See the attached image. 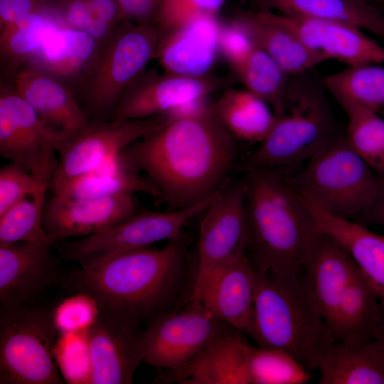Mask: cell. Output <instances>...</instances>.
<instances>
[{"label": "cell", "instance_id": "obj_38", "mask_svg": "<svg viewBox=\"0 0 384 384\" xmlns=\"http://www.w3.org/2000/svg\"><path fill=\"white\" fill-rule=\"evenodd\" d=\"M247 368L249 384H303L309 370L286 351L248 344Z\"/></svg>", "mask_w": 384, "mask_h": 384}, {"label": "cell", "instance_id": "obj_33", "mask_svg": "<svg viewBox=\"0 0 384 384\" xmlns=\"http://www.w3.org/2000/svg\"><path fill=\"white\" fill-rule=\"evenodd\" d=\"M228 63L246 90L265 100L278 115L290 76L255 44Z\"/></svg>", "mask_w": 384, "mask_h": 384}, {"label": "cell", "instance_id": "obj_20", "mask_svg": "<svg viewBox=\"0 0 384 384\" xmlns=\"http://www.w3.org/2000/svg\"><path fill=\"white\" fill-rule=\"evenodd\" d=\"M11 82L57 135L60 144L89 123L90 119L79 103L75 91L57 77L33 65L26 64Z\"/></svg>", "mask_w": 384, "mask_h": 384}, {"label": "cell", "instance_id": "obj_32", "mask_svg": "<svg viewBox=\"0 0 384 384\" xmlns=\"http://www.w3.org/2000/svg\"><path fill=\"white\" fill-rule=\"evenodd\" d=\"M49 11L57 24L87 32L102 48L126 20L117 0H52Z\"/></svg>", "mask_w": 384, "mask_h": 384}, {"label": "cell", "instance_id": "obj_28", "mask_svg": "<svg viewBox=\"0 0 384 384\" xmlns=\"http://www.w3.org/2000/svg\"><path fill=\"white\" fill-rule=\"evenodd\" d=\"M317 369L319 384H384V354L377 339L334 342Z\"/></svg>", "mask_w": 384, "mask_h": 384}, {"label": "cell", "instance_id": "obj_31", "mask_svg": "<svg viewBox=\"0 0 384 384\" xmlns=\"http://www.w3.org/2000/svg\"><path fill=\"white\" fill-rule=\"evenodd\" d=\"M210 107L237 139L260 143L276 122L270 105L246 89H227Z\"/></svg>", "mask_w": 384, "mask_h": 384}, {"label": "cell", "instance_id": "obj_18", "mask_svg": "<svg viewBox=\"0 0 384 384\" xmlns=\"http://www.w3.org/2000/svg\"><path fill=\"white\" fill-rule=\"evenodd\" d=\"M137 213L133 194L72 201L53 193L46 199L43 225L55 247L69 238L102 232Z\"/></svg>", "mask_w": 384, "mask_h": 384}, {"label": "cell", "instance_id": "obj_30", "mask_svg": "<svg viewBox=\"0 0 384 384\" xmlns=\"http://www.w3.org/2000/svg\"><path fill=\"white\" fill-rule=\"evenodd\" d=\"M255 10L337 21L384 38V14L359 0H251Z\"/></svg>", "mask_w": 384, "mask_h": 384}, {"label": "cell", "instance_id": "obj_35", "mask_svg": "<svg viewBox=\"0 0 384 384\" xmlns=\"http://www.w3.org/2000/svg\"><path fill=\"white\" fill-rule=\"evenodd\" d=\"M336 102L348 117L344 133L349 145L376 173H384V119L356 102Z\"/></svg>", "mask_w": 384, "mask_h": 384}, {"label": "cell", "instance_id": "obj_39", "mask_svg": "<svg viewBox=\"0 0 384 384\" xmlns=\"http://www.w3.org/2000/svg\"><path fill=\"white\" fill-rule=\"evenodd\" d=\"M226 0H161L153 23L159 31L201 16L217 17Z\"/></svg>", "mask_w": 384, "mask_h": 384}, {"label": "cell", "instance_id": "obj_5", "mask_svg": "<svg viewBox=\"0 0 384 384\" xmlns=\"http://www.w3.org/2000/svg\"><path fill=\"white\" fill-rule=\"evenodd\" d=\"M326 91L312 70L290 75L282 111L249 157L247 169L290 176L319 152L340 132Z\"/></svg>", "mask_w": 384, "mask_h": 384}, {"label": "cell", "instance_id": "obj_43", "mask_svg": "<svg viewBox=\"0 0 384 384\" xmlns=\"http://www.w3.org/2000/svg\"><path fill=\"white\" fill-rule=\"evenodd\" d=\"M125 18L137 23H153L161 0H117Z\"/></svg>", "mask_w": 384, "mask_h": 384}, {"label": "cell", "instance_id": "obj_11", "mask_svg": "<svg viewBox=\"0 0 384 384\" xmlns=\"http://www.w3.org/2000/svg\"><path fill=\"white\" fill-rule=\"evenodd\" d=\"M172 114L112 120L92 119L58 149V164L49 188L82 176L116 158L124 149L167 124Z\"/></svg>", "mask_w": 384, "mask_h": 384}, {"label": "cell", "instance_id": "obj_46", "mask_svg": "<svg viewBox=\"0 0 384 384\" xmlns=\"http://www.w3.org/2000/svg\"><path fill=\"white\" fill-rule=\"evenodd\" d=\"M380 345V347L382 348V351L383 352V354H384V330L381 334V336H380L379 338L377 339Z\"/></svg>", "mask_w": 384, "mask_h": 384}, {"label": "cell", "instance_id": "obj_45", "mask_svg": "<svg viewBox=\"0 0 384 384\" xmlns=\"http://www.w3.org/2000/svg\"><path fill=\"white\" fill-rule=\"evenodd\" d=\"M368 5L378 9L384 14V0H359Z\"/></svg>", "mask_w": 384, "mask_h": 384}, {"label": "cell", "instance_id": "obj_12", "mask_svg": "<svg viewBox=\"0 0 384 384\" xmlns=\"http://www.w3.org/2000/svg\"><path fill=\"white\" fill-rule=\"evenodd\" d=\"M142 321L124 311L98 308L85 331L91 384H131L144 361Z\"/></svg>", "mask_w": 384, "mask_h": 384}, {"label": "cell", "instance_id": "obj_41", "mask_svg": "<svg viewBox=\"0 0 384 384\" xmlns=\"http://www.w3.org/2000/svg\"><path fill=\"white\" fill-rule=\"evenodd\" d=\"M41 188V184L28 171L10 162L0 169V215L14 205Z\"/></svg>", "mask_w": 384, "mask_h": 384}, {"label": "cell", "instance_id": "obj_27", "mask_svg": "<svg viewBox=\"0 0 384 384\" xmlns=\"http://www.w3.org/2000/svg\"><path fill=\"white\" fill-rule=\"evenodd\" d=\"M232 22L289 76L312 70L326 61L309 50L292 32L266 19L257 10L242 11Z\"/></svg>", "mask_w": 384, "mask_h": 384}, {"label": "cell", "instance_id": "obj_37", "mask_svg": "<svg viewBox=\"0 0 384 384\" xmlns=\"http://www.w3.org/2000/svg\"><path fill=\"white\" fill-rule=\"evenodd\" d=\"M48 188H41L0 215V242H35L54 247L46 233L43 211Z\"/></svg>", "mask_w": 384, "mask_h": 384}, {"label": "cell", "instance_id": "obj_26", "mask_svg": "<svg viewBox=\"0 0 384 384\" xmlns=\"http://www.w3.org/2000/svg\"><path fill=\"white\" fill-rule=\"evenodd\" d=\"M337 341H364L380 338L384 314L378 295L357 269L345 291L329 325Z\"/></svg>", "mask_w": 384, "mask_h": 384}, {"label": "cell", "instance_id": "obj_13", "mask_svg": "<svg viewBox=\"0 0 384 384\" xmlns=\"http://www.w3.org/2000/svg\"><path fill=\"white\" fill-rule=\"evenodd\" d=\"M159 314L144 330V361L164 370L178 368L194 358L223 329V323L199 302Z\"/></svg>", "mask_w": 384, "mask_h": 384}, {"label": "cell", "instance_id": "obj_15", "mask_svg": "<svg viewBox=\"0 0 384 384\" xmlns=\"http://www.w3.org/2000/svg\"><path fill=\"white\" fill-rule=\"evenodd\" d=\"M231 83L230 79L211 74L189 77L146 70L123 93L109 119L129 120L172 114Z\"/></svg>", "mask_w": 384, "mask_h": 384}, {"label": "cell", "instance_id": "obj_4", "mask_svg": "<svg viewBox=\"0 0 384 384\" xmlns=\"http://www.w3.org/2000/svg\"><path fill=\"white\" fill-rule=\"evenodd\" d=\"M256 271L257 288L248 335L259 346L282 349L309 370L317 368L334 341L303 284L302 272Z\"/></svg>", "mask_w": 384, "mask_h": 384}, {"label": "cell", "instance_id": "obj_1", "mask_svg": "<svg viewBox=\"0 0 384 384\" xmlns=\"http://www.w3.org/2000/svg\"><path fill=\"white\" fill-rule=\"evenodd\" d=\"M173 115L164 126L121 154L128 164L146 175L171 209H181L222 188L238 150L237 139L205 100Z\"/></svg>", "mask_w": 384, "mask_h": 384}, {"label": "cell", "instance_id": "obj_19", "mask_svg": "<svg viewBox=\"0 0 384 384\" xmlns=\"http://www.w3.org/2000/svg\"><path fill=\"white\" fill-rule=\"evenodd\" d=\"M257 279L256 269L245 253L211 273L187 301L199 302L217 319L248 335Z\"/></svg>", "mask_w": 384, "mask_h": 384}, {"label": "cell", "instance_id": "obj_29", "mask_svg": "<svg viewBox=\"0 0 384 384\" xmlns=\"http://www.w3.org/2000/svg\"><path fill=\"white\" fill-rule=\"evenodd\" d=\"M121 153L91 172L52 188L53 193L72 201L126 193L134 195L137 192L161 198L154 183L128 164Z\"/></svg>", "mask_w": 384, "mask_h": 384}, {"label": "cell", "instance_id": "obj_3", "mask_svg": "<svg viewBox=\"0 0 384 384\" xmlns=\"http://www.w3.org/2000/svg\"><path fill=\"white\" fill-rule=\"evenodd\" d=\"M244 179L246 257L258 271L302 272L319 232L302 194L279 171L247 169Z\"/></svg>", "mask_w": 384, "mask_h": 384}, {"label": "cell", "instance_id": "obj_44", "mask_svg": "<svg viewBox=\"0 0 384 384\" xmlns=\"http://www.w3.org/2000/svg\"><path fill=\"white\" fill-rule=\"evenodd\" d=\"M380 181L378 196L373 204L356 220L357 223L368 227L371 224L384 227V173H377Z\"/></svg>", "mask_w": 384, "mask_h": 384}, {"label": "cell", "instance_id": "obj_6", "mask_svg": "<svg viewBox=\"0 0 384 384\" xmlns=\"http://www.w3.org/2000/svg\"><path fill=\"white\" fill-rule=\"evenodd\" d=\"M297 189L331 215L356 221L379 193L377 173L340 131L302 169L289 176Z\"/></svg>", "mask_w": 384, "mask_h": 384}, {"label": "cell", "instance_id": "obj_2", "mask_svg": "<svg viewBox=\"0 0 384 384\" xmlns=\"http://www.w3.org/2000/svg\"><path fill=\"white\" fill-rule=\"evenodd\" d=\"M188 243L182 235L160 249L143 247L66 272L63 288L147 323L175 309L186 288Z\"/></svg>", "mask_w": 384, "mask_h": 384}, {"label": "cell", "instance_id": "obj_17", "mask_svg": "<svg viewBox=\"0 0 384 384\" xmlns=\"http://www.w3.org/2000/svg\"><path fill=\"white\" fill-rule=\"evenodd\" d=\"M50 248L35 242H0V306L37 301L48 287L63 288L66 272Z\"/></svg>", "mask_w": 384, "mask_h": 384}, {"label": "cell", "instance_id": "obj_40", "mask_svg": "<svg viewBox=\"0 0 384 384\" xmlns=\"http://www.w3.org/2000/svg\"><path fill=\"white\" fill-rule=\"evenodd\" d=\"M98 312L96 302L82 294H72L53 308L60 335L85 332Z\"/></svg>", "mask_w": 384, "mask_h": 384}, {"label": "cell", "instance_id": "obj_16", "mask_svg": "<svg viewBox=\"0 0 384 384\" xmlns=\"http://www.w3.org/2000/svg\"><path fill=\"white\" fill-rule=\"evenodd\" d=\"M258 11L266 19L292 32L325 60H336L348 66L384 63V46L355 25L273 11Z\"/></svg>", "mask_w": 384, "mask_h": 384}, {"label": "cell", "instance_id": "obj_36", "mask_svg": "<svg viewBox=\"0 0 384 384\" xmlns=\"http://www.w3.org/2000/svg\"><path fill=\"white\" fill-rule=\"evenodd\" d=\"M337 101L356 102L377 112L384 108V67L381 64L348 66L323 78Z\"/></svg>", "mask_w": 384, "mask_h": 384}, {"label": "cell", "instance_id": "obj_10", "mask_svg": "<svg viewBox=\"0 0 384 384\" xmlns=\"http://www.w3.org/2000/svg\"><path fill=\"white\" fill-rule=\"evenodd\" d=\"M60 141L12 82L0 81V154L50 187Z\"/></svg>", "mask_w": 384, "mask_h": 384}, {"label": "cell", "instance_id": "obj_22", "mask_svg": "<svg viewBox=\"0 0 384 384\" xmlns=\"http://www.w3.org/2000/svg\"><path fill=\"white\" fill-rule=\"evenodd\" d=\"M358 266L335 238L318 232L302 271L303 284L329 328L337 306Z\"/></svg>", "mask_w": 384, "mask_h": 384}, {"label": "cell", "instance_id": "obj_9", "mask_svg": "<svg viewBox=\"0 0 384 384\" xmlns=\"http://www.w3.org/2000/svg\"><path fill=\"white\" fill-rule=\"evenodd\" d=\"M219 191L189 207L137 213L102 232L73 240H64L55 247L62 259L78 262L81 267L87 268L124 252L176 239L183 235V226L201 215Z\"/></svg>", "mask_w": 384, "mask_h": 384}, {"label": "cell", "instance_id": "obj_24", "mask_svg": "<svg viewBox=\"0 0 384 384\" xmlns=\"http://www.w3.org/2000/svg\"><path fill=\"white\" fill-rule=\"evenodd\" d=\"M248 343L222 330L183 366L164 370L154 383L178 384H249Z\"/></svg>", "mask_w": 384, "mask_h": 384}, {"label": "cell", "instance_id": "obj_7", "mask_svg": "<svg viewBox=\"0 0 384 384\" xmlns=\"http://www.w3.org/2000/svg\"><path fill=\"white\" fill-rule=\"evenodd\" d=\"M53 308L37 301L0 306V384H63Z\"/></svg>", "mask_w": 384, "mask_h": 384}, {"label": "cell", "instance_id": "obj_42", "mask_svg": "<svg viewBox=\"0 0 384 384\" xmlns=\"http://www.w3.org/2000/svg\"><path fill=\"white\" fill-rule=\"evenodd\" d=\"M52 0H0V28L33 14L49 11Z\"/></svg>", "mask_w": 384, "mask_h": 384}, {"label": "cell", "instance_id": "obj_25", "mask_svg": "<svg viewBox=\"0 0 384 384\" xmlns=\"http://www.w3.org/2000/svg\"><path fill=\"white\" fill-rule=\"evenodd\" d=\"M319 232L338 241L377 292L384 314V235L356 221L331 215L304 196Z\"/></svg>", "mask_w": 384, "mask_h": 384}, {"label": "cell", "instance_id": "obj_14", "mask_svg": "<svg viewBox=\"0 0 384 384\" xmlns=\"http://www.w3.org/2000/svg\"><path fill=\"white\" fill-rule=\"evenodd\" d=\"M245 191L244 178L221 188L203 212L198 238L197 271L192 291L217 269L245 254Z\"/></svg>", "mask_w": 384, "mask_h": 384}, {"label": "cell", "instance_id": "obj_23", "mask_svg": "<svg viewBox=\"0 0 384 384\" xmlns=\"http://www.w3.org/2000/svg\"><path fill=\"white\" fill-rule=\"evenodd\" d=\"M101 49L98 42L87 32L53 23L26 64L60 79L78 96L92 71Z\"/></svg>", "mask_w": 384, "mask_h": 384}, {"label": "cell", "instance_id": "obj_21", "mask_svg": "<svg viewBox=\"0 0 384 384\" xmlns=\"http://www.w3.org/2000/svg\"><path fill=\"white\" fill-rule=\"evenodd\" d=\"M220 28L217 17L201 16L159 31L156 58L166 73L189 77L210 74L220 54Z\"/></svg>", "mask_w": 384, "mask_h": 384}, {"label": "cell", "instance_id": "obj_8", "mask_svg": "<svg viewBox=\"0 0 384 384\" xmlns=\"http://www.w3.org/2000/svg\"><path fill=\"white\" fill-rule=\"evenodd\" d=\"M159 36L154 23L140 24L126 19L117 27L102 46L78 95L90 119H109L125 90L156 58Z\"/></svg>", "mask_w": 384, "mask_h": 384}, {"label": "cell", "instance_id": "obj_34", "mask_svg": "<svg viewBox=\"0 0 384 384\" xmlns=\"http://www.w3.org/2000/svg\"><path fill=\"white\" fill-rule=\"evenodd\" d=\"M53 23L50 11H46L0 28L1 79L12 80L37 51Z\"/></svg>", "mask_w": 384, "mask_h": 384}]
</instances>
